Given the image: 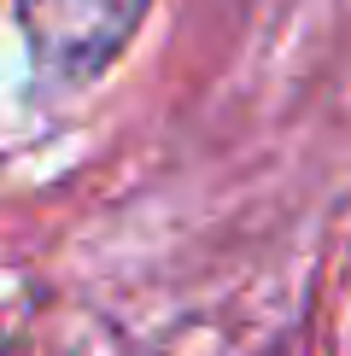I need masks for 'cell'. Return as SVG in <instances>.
I'll return each instance as SVG.
<instances>
[{
	"mask_svg": "<svg viewBox=\"0 0 351 356\" xmlns=\"http://www.w3.org/2000/svg\"><path fill=\"white\" fill-rule=\"evenodd\" d=\"M153 0H18V24L41 70L65 82H88L129 47Z\"/></svg>",
	"mask_w": 351,
	"mask_h": 356,
	"instance_id": "obj_1",
	"label": "cell"
}]
</instances>
